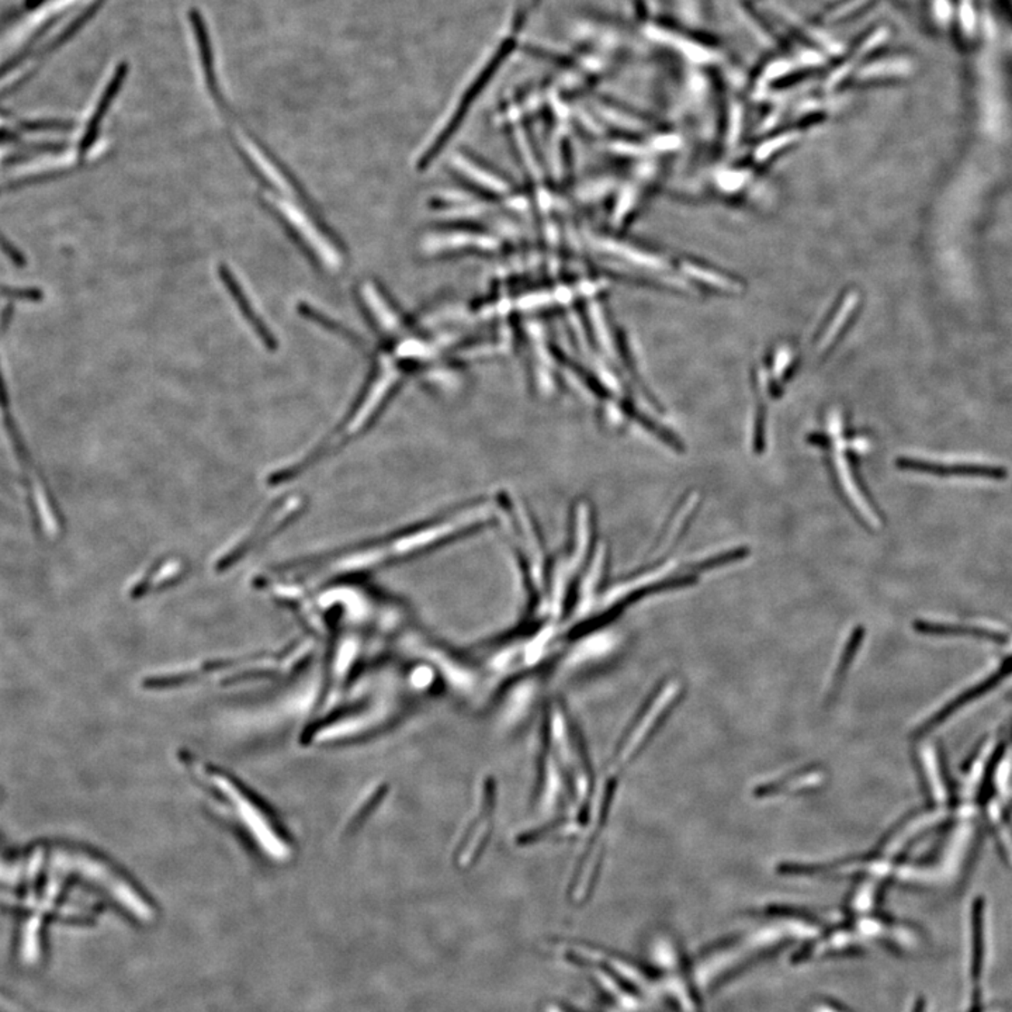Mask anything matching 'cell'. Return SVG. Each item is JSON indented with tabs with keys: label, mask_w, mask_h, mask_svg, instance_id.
Segmentation results:
<instances>
[{
	"label": "cell",
	"mask_w": 1012,
	"mask_h": 1012,
	"mask_svg": "<svg viewBox=\"0 0 1012 1012\" xmlns=\"http://www.w3.org/2000/svg\"><path fill=\"white\" fill-rule=\"evenodd\" d=\"M488 506V504L470 505V508L460 509L440 517L438 521L397 533L389 539L358 545L351 549V552L346 550L343 553L323 555L317 564L328 563L333 568L339 565L345 571L351 568L363 570V568L386 567L394 564L399 560L436 549L445 543L451 542V539H458V536L477 530L476 527H481L483 525L486 526L492 521Z\"/></svg>",
	"instance_id": "6da1fadb"
},
{
	"label": "cell",
	"mask_w": 1012,
	"mask_h": 1012,
	"mask_svg": "<svg viewBox=\"0 0 1012 1012\" xmlns=\"http://www.w3.org/2000/svg\"><path fill=\"white\" fill-rule=\"evenodd\" d=\"M221 279H223L224 284L228 285L232 297L236 298V303H238L242 315L251 323L255 333L261 336L262 342H264L267 348H275L276 342H275L272 333H269L266 323L257 315L256 310H255L251 301H249V298L246 297L244 290H242L241 285H239L238 279L236 280V277L232 276L231 272H229L226 267L221 269Z\"/></svg>",
	"instance_id": "3957f363"
},
{
	"label": "cell",
	"mask_w": 1012,
	"mask_h": 1012,
	"mask_svg": "<svg viewBox=\"0 0 1012 1012\" xmlns=\"http://www.w3.org/2000/svg\"><path fill=\"white\" fill-rule=\"evenodd\" d=\"M749 554V550L747 547H738V549L731 550V552L723 553V554L715 555V557L708 558L705 562L698 563L692 568L693 573H700V571L712 570V568L720 567V565L728 564V563L738 562L741 558H746Z\"/></svg>",
	"instance_id": "52a82bcc"
},
{
	"label": "cell",
	"mask_w": 1012,
	"mask_h": 1012,
	"mask_svg": "<svg viewBox=\"0 0 1012 1012\" xmlns=\"http://www.w3.org/2000/svg\"><path fill=\"white\" fill-rule=\"evenodd\" d=\"M915 629L924 634L935 636H972L978 639L994 640L1004 642L1006 636L997 631L983 629V627L968 626V624L932 623V622H917Z\"/></svg>",
	"instance_id": "277c9868"
},
{
	"label": "cell",
	"mask_w": 1012,
	"mask_h": 1012,
	"mask_svg": "<svg viewBox=\"0 0 1012 1012\" xmlns=\"http://www.w3.org/2000/svg\"><path fill=\"white\" fill-rule=\"evenodd\" d=\"M858 298L856 293L855 294L853 293V294L845 298L840 310H838L837 315L834 317V320L831 321L830 325H828L827 331H825L824 336H823V341L820 342V351H822V348L823 351H825V349L833 343L834 339L837 338L838 333L843 330V326L848 323L851 313H853V311L855 310L856 305H858Z\"/></svg>",
	"instance_id": "5b68a950"
},
{
	"label": "cell",
	"mask_w": 1012,
	"mask_h": 1012,
	"mask_svg": "<svg viewBox=\"0 0 1012 1012\" xmlns=\"http://www.w3.org/2000/svg\"><path fill=\"white\" fill-rule=\"evenodd\" d=\"M683 270L689 275L693 279L700 280L705 284L712 285L716 289L721 290H734L737 285L734 284L733 280H728V277L721 276L718 273L710 272V270L703 269V267L696 266L692 264H683Z\"/></svg>",
	"instance_id": "8992f818"
},
{
	"label": "cell",
	"mask_w": 1012,
	"mask_h": 1012,
	"mask_svg": "<svg viewBox=\"0 0 1012 1012\" xmlns=\"http://www.w3.org/2000/svg\"><path fill=\"white\" fill-rule=\"evenodd\" d=\"M814 1012H850L845 1011L843 1007H837L835 1004L822 1003L814 1007Z\"/></svg>",
	"instance_id": "9c48e42d"
},
{
	"label": "cell",
	"mask_w": 1012,
	"mask_h": 1012,
	"mask_svg": "<svg viewBox=\"0 0 1012 1012\" xmlns=\"http://www.w3.org/2000/svg\"><path fill=\"white\" fill-rule=\"evenodd\" d=\"M796 139V134H784L781 137H776V139L769 140L768 142H764L757 150V159H768L775 152L784 149L786 145L792 144Z\"/></svg>",
	"instance_id": "ba28073f"
},
{
	"label": "cell",
	"mask_w": 1012,
	"mask_h": 1012,
	"mask_svg": "<svg viewBox=\"0 0 1012 1012\" xmlns=\"http://www.w3.org/2000/svg\"><path fill=\"white\" fill-rule=\"evenodd\" d=\"M896 466L901 470L928 474L935 477H958V478H984V480H1004L1007 470L998 466L988 464H943L920 460L914 458H897Z\"/></svg>",
	"instance_id": "7a4b0ae2"
}]
</instances>
